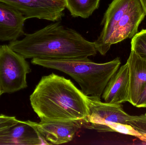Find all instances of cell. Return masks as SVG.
Returning <instances> with one entry per match:
<instances>
[{
  "instance_id": "obj_14",
  "label": "cell",
  "mask_w": 146,
  "mask_h": 145,
  "mask_svg": "<svg viewBox=\"0 0 146 145\" xmlns=\"http://www.w3.org/2000/svg\"><path fill=\"white\" fill-rule=\"evenodd\" d=\"M100 0H65L66 8L74 17L89 18L98 8Z\"/></svg>"
},
{
  "instance_id": "obj_13",
  "label": "cell",
  "mask_w": 146,
  "mask_h": 145,
  "mask_svg": "<svg viewBox=\"0 0 146 145\" xmlns=\"http://www.w3.org/2000/svg\"><path fill=\"white\" fill-rule=\"evenodd\" d=\"M127 63L129 72V102L135 106L146 83V58L131 50Z\"/></svg>"
},
{
  "instance_id": "obj_11",
  "label": "cell",
  "mask_w": 146,
  "mask_h": 145,
  "mask_svg": "<svg viewBox=\"0 0 146 145\" xmlns=\"http://www.w3.org/2000/svg\"><path fill=\"white\" fill-rule=\"evenodd\" d=\"M146 16L139 0L123 15L117 24L110 39L109 46L133 38L138 31L139 26Z\"/></svg>"
},
{
  "instance_id": "obj_17",
  "label": "cell",
  "mask_w": 146,
  "mask_h": 145,
  "mask_svg": "<svg viewBox=\"0 0 146 145\" xmlns=\"http://www.w3.org/2000/svg\"><path fill=\"white\" fill-rule=\"evenodd\" d=\"M19 121L15 117L0 115V132L16 124Z\"/></svg>"
},
{
  "instance_id": "obj_15",
  "label": "cell",
  "mask_w": 146,
  "mask_h": 145,
  "mask_svg": "<svg viewBox=\"0 0 146 145\" xmlns=\"http://www.w3.org/2000/svg\"><path fill=\"white\" fill-rule=\"evenodd\" d=\"M131 50L146 58V29L141 31L132 38Z\"/></svg>"
},
{
  "instance_id": "obj_7",
  "label": "cell",
  "mask_w": 146,
  "mask_h": 145,
  "mask_svg": "<svg viewBox=\"0 0 146 145\" xmlns=\"http://www.w3.org/2000/svg\"><path fill=\"white\" fill-rule=\"evenodd\" d=\"M45 145H60L73 139L83 126L82 121H31Z\"/></svg>"
},
{
  "instance_id": "obj_3",
  "label": "cell",
  "mask_w": 146,
  "mask_h": 145,
  "mask_svg": "<svg viewBox=\"0 0 146 145\" xmlns=\"http://www.w3.org/2000/svg\"><path fill=\"white\" fill-rule=\"evenodd\" d=\"M31 63L62 72L74 79L86 96L101 99L108 82L120 67V58L96 63L88 58L63 59H33Z\"/></svg>"
},
{
  "instance_id": "obj_2",
  "label": "cell",
  "mask_w": 146,
  "mask_h": 145,
  "mask_svg": "<svg viewBox=\"0 0 146 145\" xmlns=\"http://www.w3.org/2000/svg\"><path fill=\"white\" fill-rule=\"evenodd\" d=\"M41 121H82L88 114L86 96L69 79L52 73L42 77L30 97Z\"/></svg>"
},
{
  "instance_id": "obj_10",
  "label": "cell",
  "mask_w": 146,
  "mask_h": 145,
  "mask_svg": "<svg viewBox=\"0 0 146 145\" xmlns=\"http://www.w3.org/2000/svg\"><path fill=\"white\" fill-rule=\"evenodd\" d=\"M42 144L44 143L31 121H19L0 132V145Z\"/></svg>"
},
{
  "instance_id": "obj_20",
  "label": "cell",
  "mask_w": 146,
  "mask_h": 145,
  "mask_svg": "<svg viewBox=\"0 0 146 145\" xmlns=\"http://www.w3.org/2000/svg\"><path fill=\"white\" fill-rule=\"evenodd\" d=\"M3 94L2 93L1 90V86H0V97H1V95Z\"/></svg>"
},
{
  "instance_id": "obj_19",
  "label": "cell",
  "mask_w": 146,
  "mask_h": 145,
  "mask_svg": "<svg viewBox=\"0 0 146 145\" xmlns=\"http://www.w3.org/2000/svg\"><path fill=\"white\" fill-rule=\"evenodd\" d=\"M139 1L144 8L146 15V0H139Z\"/></svg>"
},
{
  "instance_id": "obj_16",
  "label": "cell",
  "mask_w": 146,
  "mask_h": 145,
  "mask_svg": "<svg viewBox=\"0 0 146 145\" xmlns=\"http://www.w3.org/2000/svg\"><path fill=\"white\" fill-rule=\"evenodd\" d=\"M127 124L140 134L146 139V115H131L127 121Z\"/></svg>"
},
{
  "instance_id": "obj_18",
  "label": "cell",
  "mask_w": 146,
  "mask_h": 145,
  "mask_svg": "<svg viewBox=\"0 0 146 145\" xmlns=\"http://www.w3.org/2000/svg\"><path fill=\"white\" fill-rule=\"evenodd\" d=\"M135 106L138 108H146V83Z\"/></svg>"
},
{
  "instance_id": "obj_5",
  "label": "cell",
  "mask_w": 146,
  "mask_h": 145,
  "mask_svg": "<svg viewBox=\"0 0 146 145\" xmlns=\"http://www.w3.org/2000/svg\"><path fill=\"white\" fill-rule=\"evenodd\" d=\"M88 114L83 126L98 132H113L115 123L127 125L131 115L125 112L121 104L103 102L101 99L86 96Z\"/></svg>"
},
{
  "instance_id": "obj_6",
  "label": "cell",
  "mask_w": 146,
  "mask_h": 145,
  "mask_svg": "<svg viewBox=\"0 0 146 145\" xmlns=\"http://www.w3.org/2000/svg\"><path fill=\"white\" fill-rule=\"evenodd\" d=\"M20 12L27 19L58 21L64 16L65 0H0Z\"/></svg>"
},
{
  "instance_id": "obj_1",
  "label": "cell",
  "mask_w": 146,
  "mask_h": 145,
  "mask_svg": "<svg viewBox=\"0 0 146 145\" xmlns=\"http://www.w3.org/2000/svg\"><path fill=\"white\" fill-rule=\"evenodd\" d=\"M9 47L26 59H63L94 56V42L86 40L60 22L51 24L24 38L9 42Z\"/></svg>"
},
{
  "instance_id": "obj_8",
  "label": "cell",
  "mask_w": 146,
  "mask_h": 145,
  "mask_svg": "<svg viewBox=\"0 0 146 145\" xmlns=\"http://www.w3.org/2000/svg\"><path fill=\"white\" fill-rule=\"evenodd\" d=\"M139 0H113L106 10L103 20V30L97 40L94 42L97 52L105 55L110 48V39L115 27L123 15Z\"/></svg>"
},
{
  "instance_id": "obj_9",
  "label": "cell",
  "mask_w": 146,
  "mask_h": 145,
  "mask_svg": "<svg viewBox=\"0 0 146 145\" xmlns=\"http://www.w3.org/2000/svg\"><path fill=\"white\" fill-rule=\"evenodd\" d=\"M26 20L17 9L0 1V41H13L25 35Z\"/></svg>"
},
{
  "instance_id": "obj_4",
  "label": "cell",
  "mask_w": 146,
  "mask_h": 145,
  "mask_svg": "<svg viewBox=\"0 0 146 145\" xmlns=\"http://www.w3.org/2000/svg\"><path fill=\"white\" fill-rule=\"evenodd\" d=\"M31 72L23 56L8 44L0 45V86L3 94L13 93L26 88L27 75Z\"/></svg>"
},
{
  "instance_id": "obj_12",
  "label": "cell",
  "mask_w": 146,
  "mask_h": 145,
  "mask_svg": "<svg viewBox=\"0 0 146 145\" xmlns=\"http://www.w3.org/2000/svg\"><path fill=\"white\" fill-rule=\"evenodd\" d=\"M129 77L127 63L119 67L106 87L102 98L106 103L122 104L129 101Z\"/></svg>"
}]
</instances>
